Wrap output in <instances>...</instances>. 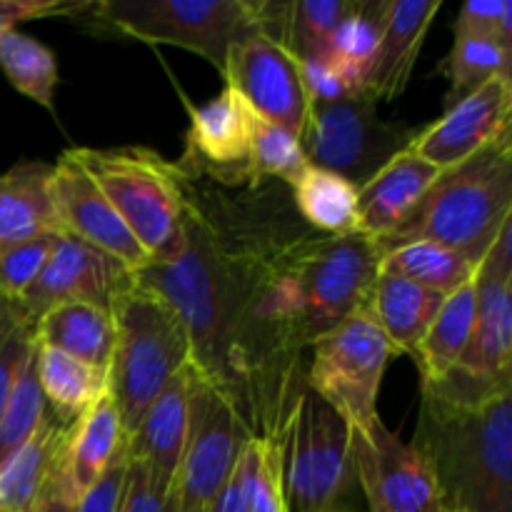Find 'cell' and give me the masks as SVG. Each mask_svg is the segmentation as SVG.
Instances as JSON below:
<instances>
[{"instance_id":"ffe728a7","label":"cell","mask_w":512,"mask_h":512,"mask_svg":"<svg viewBox=\"0 0 512 512\" xmlns=\"http://www.w3.org/2000/svg\"><path fill=\"white\" fill-rule=\"evenodd\" d=\"M68 428L45 408L28 443L0 465V512H38L55 500Z\"/></svg>"},{"instance_id":"52a82bcc","label":"cell","mask_w":512,"mask_h":512,"mask_svg":"<svg viewBox=\"0 0 512 512\" xmlns=\"http://www.w3.org/2000/svg\"><path fill=\"white\" fill-rule=\"evenodd\" d=\"M418 130L385 123L365 93L308 105L300 148L315 168L365 185L388 160L410 148Z\"/></svg>"},{"instance_id":"603a6c76","label":"cell","mask_w":512,"mask_h":512,"mask_svg":"<svg viewBox=\"0 0 512 512\" xmlns=\"http://www.w3.org/2000/svg\"><path fill=\"white\" fill-rule=\"evenodd\" d=\"M50 173L53 165L23 160L0 175V253L40 233L60 230Z\"/></svg>"},{"instance_id":"d6986e66","label":"cell","mask_w":512,"mask_h":512,"mask_svg":"<svg viewBox=\"0 0 512 512\" xmlns=\"http://www.w3.org/2000/svg\"><path fill=\"white\" fill-rule=\"evenodd\" d=\"M123 448V423L113 395L105 388V393L68 428L55 503L75 505Z\"/></svg>"},{"instance_id":"1f68e13d","label":"cell","mask_w":512,"mask_h":512,"mask_svg":"<svg viewBox=\"0 0 512 512\" xmlns=\"http://www.w3.org/2000/svg\"><path fill=\"white\" fill-rule=\"evenodd\" d=\"M308 165L300 140L293 133L255 115L248 158V188H260L268 180L293 188Z\"/></svg>"},{"instance_id":"7c38bea8","label":"cell","mask_w":512,"mask_h":512,"mask_svg":"<svg viewBox=\"0 0 512 512\" xmlns=\"http://www.w3.org/2000/svg\"><path fill=\"white\" fill-rule=\"evenodd\" d=\"M223 78L258 118L300 138L308 118V90L300 60L280 40L260 30L240 38L228 50Z\"/></svg>"},{"instance_id":"ac0fdd59","label":"cell","mask_w":512,"mask_h":512,"mask_svg":"<svg viewBox=\"0 0 512 512\" xmlns=\"http://www.w3.org/2000/svg\"><path fill=\"white\" fill-rule=\"evenodd\" d=\"M438 10L440 0H385L378 53L363 85V93L373 103L395 100L408 88L415 60Z\"/></svg>"},{"instance_id":"4fadbf2b","label":"cell","mask_w":512,"mask_h":512,"mask_svg":"<svg viewBox=\"0 0 512 512\" xmlns=\"http://www.w3.org/2000/svg\"><path fill=\"white\" fill-rule=\"evenodd\" d=\"M135 283L133 270L120 260L68 233H60L43 273L28 293L13 303L18 315L35 325V320L60 303H88L95 308H113L115 298Z\"/></svg>"},{"instance_id":"8992f818","label":"cell","mask_w":512,"mask_h":512,"mask_svg":"<svg viewBox=\"0 0 512 512\" xmlns=\"http://www.w3.org/2000/svg\"><path fill=\"white\" fill-rule=\"evenodd\" d=\"M93 25L120 35L193 50L225 73L228 50L258 30L253 0H153V3H85Z\"/></svg>"},{"instance_id":"d6a6232c","label":"cell","mask_w":512,"mask_h":512,"mask_svg":"<svg viewBox=\"0 0 512 512\" xmlns=\"http://www.w3.org/2000/svg\"><path fill=\"white\" fill-rule=\"evenodd\" d=\"M285 445L248 438L240 453L238 478L248 512H288L283 483Z\"/></svg>"},{"instance_id":"d4e9b609","label":"cell","mask_w":512,"mask_h":512,"mask_svg":"<svg viewBox=\"0 0 512 512\" xmlns=\"http://www.w3.org/2000/svg\"><path fill=\"white\" fill-rule=\"evenodd\" d=\"M35 343L60 350L108 373L115 328L108 310L88 303H60L45 310L33 325Z\"/></svg>"},{"instance_id":"7bdbcfd3","label":"cell","mask_w":512,"mask_h":512,"mask_svg":"<svg viewBox=\"0 0 512 512\" xmlns=\"http://www.w3.org/2000/svg\"><path fill=\"white\" fill-rule=\"evenodd\" d=\"M83 8L85 3H65V0H0V35L15 30V25L23 20L80 13Z\"/></svg>"},{"instance_id":"b9f144b4","label":"cell","mask_w":512,"mask_h":512,"mask_svg":"<svg viewBox=\"0 0 512 512\" xmlns=\"http://www.w3.org/2000/svg\"><path fill=\"white\" fill-rule=\"evenodd\" d=\"M303 68L305 90H308L310 103H323V100H340L348 95L360 93L345 80V75L335 68L330 60H313V63H300Z\"/></svg>"},{"instance_id":"484cf974","label":"cell","mask_w":512,"mask_h":512,"mask_svg":"<svg viewBox=\"0 0 512 512\" xmlns=\"http://www.w3.org/2000/svg\"><path fill=\"white\" fill-rule=\"evenodd\" d=\"M35 368L45 408L58 423L73 425L108 388V373L60 350L35 343Z\"/></svg>"},{"instance_id":"277c9868","label":"cell","mask_w":512,"mask_h":512,"mask_svg":"<svg viewBox=\"0 0 512 512\" xmlns=\"http://www.w3.org/2000/svg\"><path fill=\"white\" fill-rule=\"evenodd\" d=\"M115 340L108 390L128 438L168 380L193 363L188 330L168 300L135 280L110 308Z\"/></svg>"},{"instance_id":"9c48e42d","label":"cell","mask_w":512,"mask_h":512,"mask_svg":"<svg viewBox=\"0 0 512 512\" xmlns=\"http://www.w3.org/2000/svg\"><path fill=\"white\" fill-rule=\"evenodd\" d=\"M283 483L288 512H328L355 483L348 420L308 388L290 420Z\"/></svg>"},{"instance_id":"9a60e30c","label":"cell","mask_w":512,"mask_h":512,"mask_svg":"<svg viewBox=\"0 0 512 512\" xmlns=\"http://www.w3.org/2000/svg\"><path fill=\"white\" fill-rule=\"evenodd\" d=\"M512 75H498L483 88L448 105L428 128L418 130L410 153L440 170L463 165L510 130Z\"/></svg>"},{"instance_id":"2e32d148","label":"cell","mask_w":512,"mask_h":512,"mask_svg":"<svg viewBox=\"0 0 512 512\" xmlns=\"http://www.w3.org/2000/svg\"><path fill=\"white\" fill-rule=\"evenodd\" d=\"M253 120L248 103L225 85L210 103L190 110L188 145L178 168L223 188L248 185Z\"/></svg>"},{"instance_id":"e575fe53","label":"cell","mask_w":512,"mask_h":512,"mask_svg":"<svg viewBox=\"0 0 512 512\" xmlns=\"http://www.w3.org/2000/svg\"><path fill=\"white\" fill-rule=\"evenodd\" d=\"M512 50L490 38H455L453 50L445 58L443 73L450 80L448 105L483 88L498 75H510Z\"/></svg>"},{"instance_id":"ba28073f","label":"cell","mask_w":512,"mask_h":512,"mask_svg":"<svg viewBox=\"0 0 512 512\" xmlns=\"http://www.w3.org/2000/svg\"><path fill=\"white\" fill-rule=\"evenodd\" d=\"M393 348L365 308L335 325L310 348L305 388L323 398L350 428L378 418V393Z\"/></svg>"},{"instance_id":"44dd1931","label":"cell","mask_w":512,"mask_h":512,"mask_svg":"<svg viewBox=\"0 0 512 512\" xmlns=\"http://www.w3.org/2000/svg\"><path fill=\"white\" fill-rule=\"evenodd\" d=\"M443 173L410 150L395 155L358 188V233L373 243L393 233Z\"/></svg>"},{"instance_id":"8fae6325","label":"cell","mask_w":512,"mask_h":512,"mask_svg":"<svg viewBox=\"0 0 512 512\" xmlns=\"http://www.w3.org/2000/svg\"><path fill=\"white\" fill-rule=\"evenodd\" d=\"M350 453L370 512H443L430 465L413 443L390 433L380 415L350 428Z\"/></svg>"},{"instance_id":"74e56055","label":"cell","mask_w":512,"mask_h":512,"mask_svg":"<svg viewBox=\"0 0 512 512\" xmlns=\"http://www.w3.org/2000/svg\"><path fill=\"white\" fill-rule=\"evenodd\" d=\"M33 350V325L20 318L13 305L0 300V415Z\"/></svg>"},{"instance_id":"ee69618b","label":"cell","mask_w":512,"mask_h":512,"mask_svg":"<svg viewBox=\"0 0 512 512\" xmlns=\"http://www.w3.org/2000/svg\"><path fill=\"white\" fill-rule=\"evenodd\" d=\"M210 512H248V508H245L243 488H240L238 470H233V475H230V480L225 483V488L220 490V495L215 498Z\"/></svg>"},{"instance_id":"f1b7e54d","label":"cell","mask_w":512,"mask_h":512,"mask_svg":"<svg viewBox=\"0 0 512 512\" xmlns=\"http://www.w3.org/2000/svg\"><path fill=\"white\" fill-rule=\"evenodd\" d=\"M480 263H473L468 255L458 253L445 245L430 240L395 245L380 255L378 273L398 275L433 293L448 295L478 275Z\"/></svg>"},{"instance_id":"6da1fadb","label":"cell","mask_w":512,"mask_h":512,"mask_svg":"<svg viewBox=\"0 0 512 512\" xmlns=\"http://www.w3.org/2000/svg\"><path fill=\"white\" fill-rule=\"evenodd\" d=\"M180 243L135 280L155 290L188 330L193 365L250 438L288 443L305 390L298 260L313 230L273 190H228L183 173Z\"/></svg>"},{"instance_id":"d590c367","label":"cell","mask_w":512,"mask_h":512,"mask_svg":"<svg viewBox=\"0 0 512 512\" xmlns=\"http://www.w3.org/2000/svg\"><path fill=\"white\" fill-rule=\"evenodd\" d=\"M45 415L43 388L38 380V368H35V350L25 363L8 403H5L3 415H0V465L10 458L18 448L28 443L30 435L38 430L40 420Z\"/></svg>"},{"instance_id":"f546056e","label":"cell","mask_w":512,"mask_h":512,"mask_svg":"<svg viewBox=\"0 0 512 512\" xmlns=\"http://www.w3.org/2000/svg\"><path fill=\"white\" fill-rule=\"evenodd\" d=\"M385 0H355V8L335 30L325 60L345 75L355 90L363 93L365 78L378 53L380 30H383Z\"/></svg>"},{"instance_id":"3957f363","label":"cell","mask_w":512,"mask_h":512,"mask_svg":"<svg viewBox=\"0 0 512 512\" xmlns=\"http://www.w3.org/2000/svg\"><path fill=\"white\" fill-rule=\"evenodd\" d=\"M512 218V133L500 135L433 183L408 218L375 240L383 255L395 245L430 240L480 263L503 223Z\"/></svg>"},{"instance_id":"e0dca14e","label":"cell","mask_w":512,"mask_h":512,"mask_svg":"<svg viewBox=\"0 0 512 512\" xmlns=\"http://www.w3.org/2000/svg\"><path fill=\"white\" fill-rule=\"evenodd\" d=\"M195 378L198 370L193 363L180 368L148 405L133 433L125 438L128 460L143 465L155 488L165 495H173L175 475L183 460Z\"/></svg>"},{"instance_id":"836d02e7","label":"cell","mask_w":512,"mask_h":512,"mask_svg":"<svg viewBox=\"0 0 512 512\" xmlns=\"http://www.w3.org/2000/svg\"><path fill=\"white\" fill-rule=\"evenodd\" d=\"M353 8L355 0H300V3H290L285 48L300 63L323 60L328 55L335 30L353 13Z\"/></svg>"},{"instance_id":"f35d334b","label":"cell","mask_w":512,"mask_h":512,"mask_svg":"<svg viewBox=\"0 0 512 512\" xmlns=\"http://www.w3.org/2000/svg\"><path fill=\"white\" fill-rule=\"evenodd\" d=\"M455 38H490L512 50V3L468 0L455 20Z\"/></svg>"},{"instance_id":"f6af8a7d","label":"cell","mask_w":512,"mask_h":512,"mask_svg":"<svg viewBox=\"0 0 512 512\" xmlns=\"http://www.w3.org/2000/svg\"><path fill=\"white\" fill-rule=\"evenodd\" d=\"M328 512H350L348 508H340V505H335V508H330Z\"/></svg>"},{"instance_id":"60d3db41","label":"cell","mask_w":512,"mask_h":512,"mask_svg":"<svg viewBox=\"0 0 512 512\" xmlns=\"http://www.w3.org/2000/svg\"><path fill=\"white\" fill-rule=\"evenodd\" d=\"M118 512H178V508H175L173 495H165L155 488L143 465L128 460Z\"/></svg>"},{"instance_id":"83f0119b","label":"cell","mask_w":512,"mask_h":512,"mask_svg":"<svg viewBox=\"0 0 512 512\" xmlns=\"http://www.w3.org/2000/svg\"><path fill=\"white\" fill-rule=\"evenodd\" d=\"M298 218L323 235L358 233V185L330 170L308 165L290 188Z\"/></svg>"},{"instance_id":"7a4b0ae2","label":"cell","mask_w":512,"mask_h":512,"mask_svg":"<svg viewBox=\"0 0 512 512\" xmlns=\"http://www.w3.org/2000/svg\"><path fill=\"white\" fill-rule=\"evenodd\" d=\"M413 445L433 470L443 512H512V378L455 368L423 383Z\"/></svg>"},{"instance_id":"5b68a950","label":"cell","mask_w":512,"mask_h":512,"mask_svg":"<svg viewBox=\"0 0 512 512\" xmlns=\"http://www.w3.org/2000/svg\"><path fill=\"white\" fill-rule=\"evenodd\" d=\"M105 198L150 260L168 258L180 243L185 180L178 163L150 148H73Z\"/></svg>"},{"instance_id":"4316f807","label":"cell","mask_w":512,"mask_h":512,"mask_svg":"<svg viewBox=\"0 0 512 512\" xmlns=\"http://www.w3.org/2000/svg\"><path fill=\"white\" fill-rule=\"evenodd\" d=\"M475 308H478L475 278L445 295L433 325L415 353L423 383H435L458 368L475 328Z\"/></svg>"},{"instance_id":"cb8c5ba5","label":"cell","mask_w":512,"mask_h":512,"mask_svg":"<svg viewBox=\"0 0 512 512\" xmlns=\"http://www.w3.org/2000/svg\"><path fill=\"white\" fill-rule=\"evenodd\" d=\"M443 300L445 295L420 288L398 275L378 273L365 310L385 335L393 353H408L415 358Z\"/></svg>"},{"instance_id":"8d00e7d4","label":"cell","mask_w":512,"mask_h":512,"mask_svg":"<svg viewBox=\"0 0 512 512\" xmlns=\"http://www.w3.org/2000/svg\"><path fill=\"white\" fill-rule=\"evenodd\" d=\"M60 233L63 230L40 233L35 238L23 240V243L13 245L5 253H0V300L3 303L13 305L28 293V288L43 273L50 253L58 245Z\"/></svg>"},{"instance_id":"5bb4252c","label":"cell","mask_w":512,"mask_h":512,"mask_svg":"<svg viewBox=\"0 0 512 512\" xmlns=\"http://www.w3.org/2000/svg\"><path fill=\"white\" fill-rule=\"evenodd\" d=\"M50 195H53L55 215L60 230L103 253L113 255L133 273L150 265V255L135 240L128 225L123 223L103 190L98 188L88 170L78 163L73 148L65 150L53 163L50 173Z\"/></svg>"},{"instance_id":"ab89813d","label":"cell","mask_w":512,"mask_h":512,"mask_svg":"<svg viewBox=\"0 0 512 512\" xmlns=\"http://www.w3.org/2000/svg\"><path fill=\"white\" fill-rule=\"evenodd\" d=\"M125 473H128V455L125 448L115 455L103 475L75 500L70 512H118L120 498H123Z\"/></svg>"},{"instance_id":"30bf717a","label":"cell","mask_w":512,"mask_h":512,"mask_svg":"<svg viewBox=\"0 0 512 512\" xmlns=\"http://www.w3.org/2000/svg\"><path fill=\"white\" fill-rule=\"evenodd\" d=\"M250 433L233 405L203 378H195L188 440L175 475L178 512H210L215 498L233 475Z\"/></svg>"},{"instance_id":"4dcf8cb0","label":"cell","mask_w":512,"mask_h":512,"mask_svg":"<svg viewBox=\"0 0 512 512\" xmlns=\"http://www.w3.org/2000/svg\"><path fill=\"white\" fill-rule=\"evenodd\" d=\"M0 68L18 93L53 110L58 60L43 43L18 30H8L0 35Z\"/></svg>"},{"instance_id":"7402d4cb","label":"cell","mask_w":512,"mask_h":512,"mask_svg":"<svg viewBox=\"0 0 512 512\" xmlns=\"http://www.w3.org/2000/svg\"><path fill=\"white\" fill-rule=\"evenodd\" d=\"M475 283V328L458 370L485 380L512 378V275L480 263Z\"/></svg>"}]
</instances>
